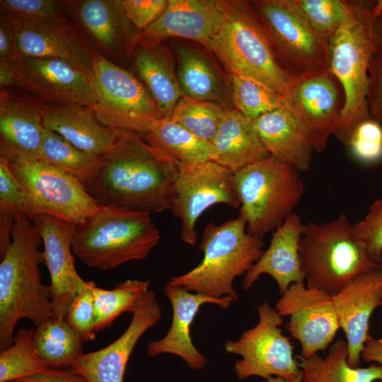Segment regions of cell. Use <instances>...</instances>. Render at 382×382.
Segmentation results:
<instances>
[{
    "instance_id": "1",
    "label": "cell",
    "mask_w": 382,
    "mask_h": 382,
    "mask_svg": "<svg viewBox=\"0 0 382 382\" xmlns=\"http://www.w3.org/2000/svg\"><path fill=\"white\" fill-rule=\"evenodd\" d=\"M179 170L178 161L139 134L116 129L114 143L84 185L100 206L161 212L173 208Z\"/></svg>"
},
{
    "instance_id": "2",
    "label": "cell",
    "mask_w": 382,
    "mask_h": 382,
    "mask_svg": "<svg viewBox=\"0 0 382 382\" xmlns=\"http://www.w3.org/2000/svg\"><path fill=\"white\" fill-rule=\"evenodd\" d=\"M41 236L33 221L18 213L11 242L0 263V350L11 346L20 319L35 327L52 317L50 286L42 284L40 265L45 257L40 248Z\"/></svg>"
},
{
    "instance_id": "3",
    "label": "cell",
    "mask_w": 382,
    "mask_h": 382,
    "mask_svg": "<svg viewBox=\"0 0 382 382\" xmlns=\"http://www.w3.org/2000/svg\"><path fill=\"white\" fill-rule=\"evenodd\" d=\"M221 17L207 47L231 75L255 79L284 98L293 77L279 61L250 1H221Z\"/></svg>"
},
{
    "instance_id": "4",
    "label": "cell",
    "mask_w": 382,
    "mask_h": 382,
    "mask_svg": "<svg viewBox=\"0 0 382 382\" xmlns=\"http://www.w3.org/2000/svg\"><path fill=\"white\" fill-rule=\"evenodd\" d=\"M160 233L150 213L106 205L74 227L73 254L88 267L112 270L146 258L158 245Z\"/></svg>"
},
{
    "instance_id": "5",
    "label": "cell",
    "mask_w": 382,
    "mask_h": 382,
    "mask_svg": "<svg viewBox=\"0 0 382 382\" xmlns=\"http://www.w3.org/2000/svg\"><path fill=\"white\" fill-rule=\"evenodd\" d=\"M374 1H351L347 21L330 39L329 69L340 83L345 103L337 139L348 146L356 127L370 119L369 66L378 47L373 30Z\"/></svg>"
},
{
    "instance_id": "6",
    "label": "cell",
    "mask_w": 382,
    "mask_h": 382,
    "mask_svg": "<svg viewBox=\"0 0 382 382\" xmlns=\"http://www.w3.org/2000/svg\"><path fill=\"white\" fill-rule=\"evenodd\" d=\"M264 246L262 238L249 233L240 216L220 225L209 222L199 244L204 253L202 262L170 277L168 283L209 297L230 296L236 301L233 280L250 270L262 255Z\"/></svg>"
},
{
    "instance_id": "7",
    "label": "cell",
    "mask_w": 382,
    "mask_h": 382,
    "mask_svg": "<svg viewBox=\"0 0 382 382\" xmlns=\"http://www.w3.org/2000/svg\"><path fill=\"white\" fill-rule=\"evenodd\" d=\"M299 260L306 285L331 296L355 277L380 265L369 257L345 214L330 221L305 224Z\"/></svg>"
},
{
    "instance_id": "8",
    "label": "cell",
    "mask_w": 382,
    "mask_h": 382,
    "mask_svg": "<svg viewBox=\"0 0 382 382\" xmlns=\"http://www.w3.org/2000/svg\"><path fill=\"white\" fill-rule=\"evenodd\" d=\"M300 173L272 156L234 173L239 216L245 220L249 233L262 238L293 213L304 190Z\"/></svg>"
},
{
    "instance_id": "9",
    "label": "cell",
    "mask_w": 382,
    "mask_h": 382,
    "mask_svg": "<svg viewBox=\"0 0 382 382\" xmlns=\"http://www.w3.org/2000/svg\"><path fill=\"white\" fill-rule=\"evenodd\" d=\"M0 156L24 186L33 215L45 214L76 225L100 207L82 182L60 169L1 144Z\"/></svg>"
},
{
    "instance_id": "10",
    "label": "cell",
    "mask_w": 382,
    "mask_h": 382,
    "mask_svg": "<svg viewBox=\"0 0 382 382\" xmlns=\"http://www.w3.org/2000/svg\"><path fill=\"white\" fill-rule=\"evenodd\" d=\"M250 2L279 61L292 76L329 69L330 40L309 25L291 0Z\"/></svg>"
},
{
    "instance_id": "11",
    "label": "cell",
    "mask_w": 382,
    "mask_h": 382,
    "mask_svg": "<svg viewBox=\"0 0 382 382\" xmlns=\"http://www.w3.org/2000/svg\"><path fill=\"white\" fill-rule=\"evenodd\" d=\"M93 71L98 104L91 109L102 125L141 136L163 119L151 94L131 73L97 52Z\"/></svg>"
},
{
    "instance_id": "12",
    "label": "cell",
    "mask_w": 382,
    "mask_h": 382,
    "mask_svg": "<svg viewBox=\"0 0 382 382\" xmlns=\"http://www.w3.org/2000/svg\"><path fill=\"white\" fill-rule=\"evenodd\" d=\"M257 309V325L245 331L238 340H227L224 345L226 353L241 357L233 367L236 377L239 380L251 376L265 380L272 376L296 377L301 370L294 357V347L280 328L282 317L266 301Z\"/></svg>"
},
{
    "instance_id": "13",
    "label": "cell",
    "mask_w": 382,
    "mask_h": 382,
    "mask_svg": "<svg viewBox=\"0 0 382 382\" xmlns=\"http://www.w3.org/2000/svg\"><path fill=\"white\" fill-rule=\"evenodd\" d=\"M345 103L343 88L329 69L294 76L284 98L285 105L320 153L340 125Z\"/></svg>"
},
{
    "instance_id": "14",
    "label": "cell",
    "mask_w": 382,
    "mask_h": 382,
    "mask_svg": "<svg viewBox=\"0 0 382 382\" xmlns=\"http://www.w3.org/2000/svg\"><path fill=\"white\" fill-rule=\"evenodd\" d=\"M180 164L173 214L181 221L183 241L195 245L197 221L209 207L224 204L240 207L234 173L209 161L194 165Z\"/></svg>"
},
{
    "instance_id": "15",
    "label": "cell",
    "mask_w": 382,
    "mask_h": 382,
    "mask_svg": "<svg viewBox=\"0 0 382 382\" xmlns=\"http://www.w3.org/2000/svg\"><path fill=\"white\" fill-rule=\"evenodd\" d=\"M274 308L282 317H290L286 328L300 343L304 358L325 351L340 328L332 296L304 281L293 283Z\"/></svg>"
},
{
    "instance_id": "16",
    "label": "cell",
    "mask_w": 382,
    "mask_h": 382,
    "mask_svg": "<svg viewBox=\"0 0 382 382\" xmlns=\"http://www.w3.org/2000/svg\"><path fill=\"white\" fill-rule=\"evenodd\" d=\"M10 16L14 26L18 57L64 60L86 74L93 82L95 51L64 12L37 18Z\"/></svg>"
},
{
    "instance_id": "17",
    "label": "cell",
    "mask_w": 382,
    "mask_h": 382,
    "mask_svg": "<svg viewBox=\"0 0 382 382\" xmlns=\"http://www.w3.org/2000/svg\"><path fill=\"white\" fill-rule=\"evenodd\" d=\"M11 63L16 86L44 103L91 108L98 104L92 81L64 60L18 56Z\"/></svg>"
},
{
    "instance_id": "18",
    "label": "cell",
    "mask_w": 382,
    "mask_h": 382,
    "mask_svg": "<svg viewBox=\"0 0 382 382\" xmlns=\"http://www.w3.org/2000/svg\"><path fill=\"white\" fill-rule=\"evenodd\" d=\"M129 326L113 342L97 351L83 353L70 371L88 382H123L125 369L137 342L162 316L156 294L148 290L137 301Z\"/></svg>"
},
{
    "instance_id": "19",
    "label": "cell",
    "mask_w": 382,
    "mask_h": 382,
    "mask_svg": "<svg viewBox=\"0 0 382 382\" xmlns=\"http://www.w3.org/2000/svg\"><path fill=\"white\" fill-rule=\"evenodd\" d=\"M30 219L41 236L51 284L52 318L65 319L69 306L86 286L74 266L71 242L75 224L45 214Z\"/></svg>"
},
{
    "instance_id": "20",
    "label": "cell",
    "mask_w": 382,
    "mask_h": 382,
    "mask_svg": "<svg viewBox=\"0 0 382 382\" xmlns=\"http://www.w3.org/2000/svg\"><path fill=\"white\" fill-rule=\"evenodd\" d=\"M332 301L346 336L348 363L352 367H359L370 335V318L382 306V271L378 267L355 277L332 296Z\"/></svg>"
},
{
    "instance_id": "21",
    "label": "cell",
    "mask_w": 382,
    "mask_h": 382,
    "mask_svg": "<svg viewBox=\"0 0 382 382\" xmlns=\"http://www.w3.org/2000/svg\"><path fill=\"white\" fill-rule=\"evenodd\" d=\"M221 17L220 0H168L164 12L135 37L134 45L151 48L168 38L182 37L207 47Z\"/></svg>"
},
{
    "instance_id": "22",
    "label": "cell",
    "mask_w": 382,
    "mask_h": 382,
    "mask_svg": "<svg viewBox=\"0 0 382 382\" xmlns=\"http://www.w3.org/2000/svg\"><path fill=\"white\" fill-rule=\"evenodd\" d=\"M164 293L173 308L171 325L163 337L149 342L147 354L151 357L161 354H174L183 359L189 367L202 370L207 359L192 342L191 325L204 304H215L226 309L235 301L230 296L209 297L169 283L164 286Z\"/></svg>"
},
{
    "instance_id": "23",
    "label": "cell",
    "mask_w": 382,
    "mask_h": 382,
    "mask_svg": "<svg viewBox=\"0 0 382 382\" xmlns=\"http://www.w3.org/2000/svg\"><path fill=\"white\" fill-rule=\"evenodd\" d=\"M47 108L45 103L29 94L9 88L1 89L0 144L37 158Z\"/></svg>"
},
{
    "instance_id": "24",
    "label": "cell",
    "mask_w": 382,
    "mask_h": 382,
    "mask_svg": "<svg viewBox=\"0 0 382 382\" xmlns=\"http://www.w3.org/2000/svg\"><path fill=\"white\" fill-rule=\"evenodd\" d=\"M304 226L300 216L293 212L274 230L269 247L245 274L242 283L245 290L263 274L273 277L281 295L293 283L304 281L299 260V240Z\"/></svg>"
},
{
    "instance_id": "25",
    "label": "cell",
    "mask_w": 382,
    "mask_h": 382,
    "mask_svg": "<svg viewBox=\"0 0 382 382\" xmlns=\"http://www.w3.org/2000/svg\"><path fill=\"white\" fill-rule=\"evenodd\" d=\"M253 123L270 156L300 173L311 168L315 150L285 104L261 115Z\"/></svg>"
},
{
    "instance_id": "26",
    "label": "cell",
    "mask_w": 382,
    "mask_h": 382,
    "mask_svg": "<svg viewBox=\"0 0 382 382\" xmlns=\"http://www.w3.org/2000/svg\"><path fill=\"white\" fill-rule=\"evenodd\" d=\"M43 125L78 149L99 156L109 150L116 138V129L102 125L93 110L86 106H48Z\"/></svg>"
},
{
    "instance_id": "27",
    "label": "cell",
    "mask_w": 382,
    "mask_h": 382,
    "mask_svg": "<svg viewBox=\"0 0 382 382\" xmlns=\"http://www.w3.org/2000/svg\"><path fill=\"white\" fill-rule=\"evenodd\" d=\"M212 144L214 161L233 173L270 156L253 121L236 109H226Z\"/></svg>"
},
{
    "instance_id": "28",
    "label": "cell",
    "mask_w": 382,
    "mask_h": 382,
    "mask_svg": "<svg viewBox=\"0 0 382 382\" xmlns=\"http://www.w3.org/2000/svg\"><path fill=\"white\" fill-rule=\"evenodd\" d=\"M177 76L185 96L224 105L231 100L232 88L212 62L188 45L175 47Z\"/></svg>"
},
{
    "instance_id": "29",
    "label": "cell",
    "mask_w": 382,
    "mask_h": 382,
    "mask_svg": "<svg viewBox=\"0 0 382 382\" xmlns=\"http://www.w3.org/2000/svg\"><path fill=\"white\" fill-rule=\"evenodd\" d=\"M135 67L163 118H169L184 94L168 54L159 46L137 47Z\"/></svg>"
},
{
    "instance_id": "30",
    "label": "cell",
    "mask_w": 382,
    "mask_h": 382,
    "mask_svg": "<svg viewBox=\"0 0 382 382\" xmlns=\"http://www.w3.org/2000/svg\"><path fill=\"white\" fill-rule=\"evenodd\" d=\"M347 341L337 340L325 357L316 354L304 358L296 355L303 382H375L382 380V365L372 363L366 367H352L347 361Z\"/></svg>"
},
{
    "instance_id": "31",
    "label": "cell",
    "mask_w": 382,
    "mask_h": 382,
    "mask_svg": "<svg viewBox=\"0 0 382 382\" xmlns=\"http://www.w3.org/2000/svg\"><path fill=\"white\" fill-rule=\"evenodd\" d=\"M79 19L101 49L117 58L125 42L126 17L122 1L86 0L78 8Z\"/></svg>"
},
{
    "instance_id": "32",
    "label": "cell",
    "mask_w": 382,
    "mask_h": 382,
    "mask_svg": "<svg viewBox=\"0 0 382 382\" xmlns=\"http://www.w3.org/2000/svg\"><path fill=\"white\" fill-rule=\"evenodd\" d=\"M140 137L180 163L194 165L214 161L216 158L212 143L199 138L170 118L157 120L149 132Z\"/></svg>"
},
{
    "instance_id": "33",
    "label": "cell",
    "mask_w": 382,
    "mask_h": 382,
    "mask_svg": "<svg viewBox=\"0 0 382 382\" xmlns=\"http://www.w3.org/2000/svg\"><path fill=\"white\" fill-rule=\"evenodd\" d=\"M35 349L50 368H69L83 352V341L65 319L50 318L35 328Z\"/></svg>"
},
{
    "instance_id": "34",
    "label": "cell",
    "mask_w": 382,
    "mask_h": 382,
    "mask_svg": "<svg viewBox=\"0 0 382 382\" xmlns=\"http://www.w3.org/2000/svg\"><path fill=\"white\" fill-rule=\"evenodd\" d=\"M37 159L60 169L84 185L96 173L100 156L78 149L57 133L45 128Z\"/></svg>"
},
{
    "instance_id": "35",
    "label": "cell",
    "mask_w": 382,
    "mask_h": 382,
    "mask_svg": "<svg viewBox=\"0 0 382 382\" xmlns=\"http://www.w3.org/2000/svg\"><path fill=\"white\" fill-rule=\"evenodd\" d=\"M149 284V280L128 279L110 290L94 286L96 332L111 325L122 313H132Z\"/></svg>"
},
{
    "instance_id": "36",
    "label": "cell",
    "mask_w": 382,
    "mask_h": 382,
    "mask_svg": "<svg viewBox=\"0 0 382 382\" xmlns=\"http://www.w3.org/2000/svg\"><path fill=\"white\" fill-rule=\"evenodd\" d=\"M34 328H21L14 335L11 346L0 353V382L15 381L48 368L34 345Z\"/></svg>"
},
{
    "instance_id": "37",
    "label": "cell",
    "mask_w": 382,
    "mask_h": 382,
    "mask_svg": "<svg viewBox=\"0 0 382 382\" xmlns=\"http://www.w3.org/2000/svg\"><path fill=\"white\" fill-rule=\"evenodd\" d=\"M227 108L212 101L183 96L169 117L199 138L212 143Z\"/></svg>"
},
{
    "instance_id": "38",
    "label": "cell",
    "mask_w": 382,
    "mask_h": 382,
    "mask_svg": "<svg viewBox=\"0 0 382 382\" xmlns=\"http://www.w3.org/2000/svg\"><path fill=\"white\" fill-rule=\"evenodd\" d=\"M232 103L253 121L284 105V98L265 84L249 77L231 75Z\"/></svg>"
},
{
    "instance_id": "39",
    "label": "cell",
    "mask_w": 382,
    "mask_h": 382,
    "mask_svg": "<svg viewBox=\"0 0 382 382\" xmlns=\"http://www.w3.org/2000/svg\"><path fill=\"white\" fill-rule=\"evenodd\" d=\"M291 2L309 25L329 40L351 13V1L291 0Z\"/></svg>"
},
{
    "instance_id": "40",
    "label": "cell",
    "mask_w": 382,
    "mask_h": 382,
    "mask_svg": "<svg viewBox=\"0 0 382 382\" xmlns=\"http://www.w3.org/2000/svg\"><path fill=\"white\" fill-rule=\"evenodd\" d=\"M94 286V282H86L72 301L65 317L67 323L84 342L96 338Z\"/></svg>"
},
{
    "instance_id": "41",
    "label": "cell",
    "mask_w": 382,
    "mask_h": 382,
    "mask_svg": "<svg viewBox=\"0 0 382 382\" xmlns=\"http://www.w3.org/2000/svg\"><path fill=\"white\" fill-rule=\"evenodd\" d=\"M355 235L361 242L374 262L382 263V199L369 206L366 215L352 224Z\"/></svg>"
},
{
    "instance_id": "42",
    "label": "cell",
    "mask_w": 382,
    "mask_h": 382,
    "mask_svg": "<svg viewBox=\"0 0 382 382\" xmlns=\"http://www.w3.org/2000/svg\"><path fill=\"white\" fill-rule=\"evenodd\" d=\"M0 209L23 213L29 219L33 215L29 196L22 183L0 156Z\"/></svg>"
},
{
    "instance_id": "43",
    "label": "cell",
    "mask_w": 382,
    "mask_h": 382,
    "mask_svg": "<svg viewBox=\"0 0 382 382\" xmlns=\"http://www.w3.org/2000/svg\"><path fill=\"white\" fill-rule=\"evenodd\" d=\"M359 160L370 163L382 158V127L374 120L361 122L354 129L348 146Z\"/></svg>"
},
{
    "instance_id": "44",
    "label": "cell",
    "mask_w": 382,
    "mask_h": 382,
    "mask_svg": "<svg viewBox=\"0 0 382 382\" xmlns=\"http://www.w3.org/2000/svg\"><path fill=\"white\" fill-rule=\"evenodd\" d=\"M62 4L53 0H1V12L11 16L37 18L63 13Z\"/></svg>"
},
{
    "instance_id": "45",
    "label": "cell",
    "mask_w": 382,
    "mask_h": 382,
    "mask_svg": "<svg viewBox=\"0 0 382 382\" xmlns=\"http://www.w3.org/2000/svg\"><path fill=\"white\" fill-rule=\"evenodd\" d=\"M168 0H122V6L128 20L142 30L156 21L166 10Z\"/></svg>"
},
{
    "instance_id": "46",
    "label": "cell",
    "mask_w": 382,
    "mask_h": 382,
    "mask_svg": "<svg viewBox=\"0 0 382 382\" xmlns=\"http://www.w3.org/2000/svg\"><path fill=\"white\" fill-rule=\"evenodd\" d=\"M370 118L382 122V49L377 48L369 66L367 96Z\"/></svg>"
},
{
    "instance_id": "47",
    "label": "cell",
    "mask_w": 382,
    "mask_h": 382,
    "mask_svg": "<svg viewBox=\"0 0 382 382\" xmlns=\"http://www.w3.org/2000/svg\"><path fill=\"white\" fill-rule=\"evenodd\" d=\"M17 57L13 20L8 14L1 12L0 60L13 62Z\"/></svg>"
},
{
    "instance_id": "48",
    "label": "cell",
    "mask_w": 382,
    "mask_h": 382,
    "mask_svg": "<svg viewBox=\"0 0 382 382\" xmlns=\"http://www.w3.org/2000/svg\"><path fill=\"white\" fill-rule=\"evenodd\" d=\"M16 382H88L81 376L60 369L48 368L33 376L15 381Z\"/></svg>"
},
{
    "instance_id": "49",
    "label": "cell",
    "mask_w": 382,
    "mask_h": 382,
    "mask_svg": "<svg viewBox=\"0 0 382 382\" xmlns=\"http://www.w3.org/2000/svg\"><path fill=\"white\" fill-rule=\"evenodd\" d=\"M16 215L12 211L0 209V258L11 244L12 229Z\"/></svg>"
},
{
    "instance_id": "50",
    "label": "cell",
    "mask_w": 382,
    "mask_h": 382,
    "mask_svg": "<svg viewBox=\"0 0 382 382\" xmlns=\"http://www.w3.org/2000/svg\"><path fill=\"white\" fill-rule=\"evenodd\" d=\"M361 358L366 362L382 365V338H374L370 334L361 352Z\"/></svg>"
},
{
    "instance_id": "51",
    "label": "cell",
    "mask_w": 382,
    "mask_h": 382,
    "mask_svg": "<svg viewBox=\"0 0 382 382\" xmlns=\"http://www.w3.org/2000/svg\"><path fill=\"white\" fill-rule=\"evenodd\" d=\"M16 86V75L11 62L0 60L1 89Z\"/></svg>"
},
{
    "instance_id": "52",
    "label": "cell",
    "mask_w": 382,
    "mask_h": 382,
    "mask_svg": "<svg viewBox=\"0 0 382 382\" xmlns=\"http://www.w3.org/2000/svg\"><path fill=\"white\" fill-rule=\"evenodd\" d=\"M373 30L377 47L382 49V12L374 18Z\"/></svg>"
},
{
    "instance_id": "53",
    "label": "cell",
    "mask_w": 382,
    "mask_h": 382,
    "mask_svg": "<svg viewBox=\"0 0 382 382\" xmlns=\"http://www.w3.org/2000/svg\"><path fill=\"white\" fill-rule=\"evenodd\" d=\"M266 382H303L302 373H301L293 378H284L282 377L272 376L266 379Z\"/></svg>"
},
{
    "instance_id": "54",
    "label": "cell",
    "mask_w": 382,
    "mask_h": 382,
    "mask_svg": "<svg viewBox=\"0 0 382 382\" xmlns=\"http://www.w3.org/2000/svg\"><path fill=\"white\" fill-rule=\"evenodd\" d=\"M379 268L382 271V263L379 265Z\"/></svg>"
},
{
    "instance_id": "55",
    "label": "cell",
    "mask_w": 382,
    "mask_h": 382,
    "mask_svg": "<svg viewBox=\"0 0 382 382\" xmlns=\"http://www.w3.org/2000/svg\"><path fill=\"white\" fill-rule=\"evenodd\" d=\"M379 382H382V380L379 381Z\"/></svg>"
},
{
    "instance_id": "56",
    "label": "cell",
    "mask_w": 382,
    "mask_h": 382,
    "mask_svg": "<svg viewBox=\"0 0 382 382\" xmlns=\"http://www.w3.org/2000/svg\"><path fill=\"white\" fill-rule=\"evenodd\" d=\"M10 382H16V381H10Z\"/></svg>"
},
{
    "instance_id": "57",
    "label": "cell",
    "mask_w": 382,
    "mask_h": 382,
    "mask_svg": "<svg viewBox=\"0 0 382 382\" xmlns=\"http://www.w3.org/2000/svg\"><path fill=\"white\" fill-rule=\"evenodd\" d=\"M381 324H382V319H381Z\"/></svg>"
}]
</instances>
